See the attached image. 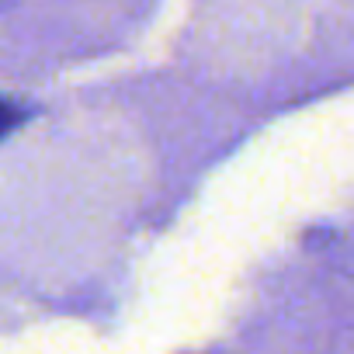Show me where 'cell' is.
<instances>
[{"label":"cell","instance_id":"obj_1","mask_svg":"<svg viewBox=\"0 0 354 354\" xmlns=\"http://www.w3.org/2000/svg\"><path fill=\"white\" fill-rule=\"evenodd\" d=\"M21 122H25V111H21L15 101L0 97V139H4V136H11V132H15Z\"/></svg>","mask_w":354,"mask_h":354}]
</instances>
